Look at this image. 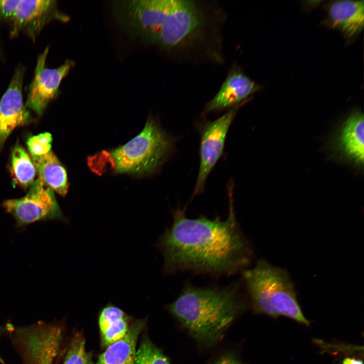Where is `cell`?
Instances as JSON below:
<instances>
[{"mask_svg":"<svg viewBox=\"0 0 364 364\" xmlns=\"http://www.w3.org/2000/svg\"><path fill=\"white\" fill-rule=\"evenodd\" d=\"M230 191V213L217 217L188 218L179 208L173 222L160 237L158 246L164 258L165 271L190 270L232 275L244 269L252 255L250 245L238 226Z\"/></svg>","mask_w":364,"mask_h":364,"instance_id":"cell-1","label":"cell"},{"mask_svg":"<svg viewBox=\"0 0 364 364\" xmlns=\"http://www.w3.org/2000/svg\"><path fill=\"white\" fill-rule=\"evenodd\" d=\"M237 287L201 288L188 284L169 309L196 340L211 345L244 308Z\"/></svg>","mask_w":364,"mask_h":364,"instance_id":"cell-2","label":"cell"},{"mask_svg":"<svg viewBox=\"0 0 364 364\" xmlns=\"http://www.w3.org/2000/svg\"><path fill=\"white\" fill-rule=\"evenodd\" d=\"M254 310L276 318L285 316L308 326L288 272L264 259L243 273Z\"/></svg>","mask_w":364,"mask_h":364,"instance_id":"cell-3","label":"cell"},{"mask_svg":"<svg viewBox=\"0 0 364 364\" xmlns=\"http://www.w3.org/2000/svg\"><path fill=\"white\" fill-rule=\"evenodd\" d=\"M175 141L152 118L142 131L110 152L116 173L143 175L153 173L173 150Z\"/></svg>","mask_w":364,"mask_h":364,"instance_id":"cell-4","label":"cell"},{"mask_svg":"<svg viewBox=\"0 0 364 364\" xmlns=\"http://www.w3.org/2000/svg\"><path fill=\"white\" fill-rule=\"evenodd\" d=\"M205 17L200 6L189 0H171L155 42L168 51L188 47L203 34Z\"/></svg>","mask_w":364,"mask_h":364,"instance_id":"cell-5","label":"cell"},{"mask_svg":"<svg viewBox=\"0 0 364 364\" xmlns=\"http://www.w3.org/2000/svg\"><path fill=\"white\" fill-rule=\"evenodd\" d=\"M15 220L17 228L38 221L59 220L65 221L54 191L38 177L29 187L26 195L19 199H7L2 204Z\"/></svg>","mask_w":364,"mask_h":364,"instance_id":"cell-6","label":"cell"},{"mask_svg":"<svg viewBox=\"0 0 364 364\" xmlns=\"http://www.w3.org/2000/svg\"><path fill=\"white\" fill-rule=\"evenodd\" d=\"M12 341L24 364H53L60 348V328L44 323L16 328Z\"/></svg>","mask_w":364,"mask_h":364,"instance_id":"cell-7","label":"cell"},{"mask_svg":"<svg viewBox=\"0 0 364 364\" xmlns=\"http://www.w3.org/2000/svg\"><path fill=\"white\" fill-rule=\"evenodd\" d=\"M171 0L118 2L116 14L128 30L155 42L167 14Z\"/></svg>","mask_w":364,"mask_h":364,"instance_id":"cell-8","label":"cell"},{"mask_svg":"<svg viewBox=\"0 0 364 364\" xmlns=\"http://www.w3.org/2000/svg\"><path fill=\"white\" fill-rule=\"evenodd\" d=\"M56 2L50 0H0V19L11 24V34L19 31L35 37L54 17H62L56 10Z\"/></svg>","mask_w":364,"mask_h":364,"instance_id":"cell-9","label":"cell"},{"mask_svg":"<svg viewBox=\"0 0 364 364\" xmlns=\"http://www.w3.org/2000/svg\"><path fill=\"white\" fill-rule=\"evenodd\" d=\"M240 105L218 119L205 123L201 130L200 162L194 195L202 193L211 171L222 154L228 131Z\"/></svg>","mask_w":364,"mask_h":364,"instance_id":"cell-10","label":"cell"},{"mask_svg":"<svg viewBox=\"0 0 364 364\" xmlns=\"http://www.w3.org/2000/svg\"><path fill=\"white\" fill-rule=\"evenodd\" d=\"M49 48L47 47L38 56L32 81L29 88L25 106L40 116L51 101L58 95L63 79L74 66L66 60L60 66L53 69L46 67V63Z\"/></svg>","mask_w":364,"mask_h":364,"instance_id":"cell-11","label":"cell"},{"mask_svg":"<svg viewBox=\"0 0 364 364\" xmlns=\"http://www.w3.org/2000/svg\"><path fill=\"white\" fill-rule=\"evenodd\" d=\"M24 75L23 67H19L16 70L0 101V153L12 132L31 119L30 113L23 101Z\"/></svg>","mask_w":364,"mask_h":364,"instance_id":"cell-12","label":"cell"},{"mask_svg":"<svg viewBox=\"0 0 364 364\" xmlns=\"http://www.w3.org/2000/svg\"><path fill=\"white\" fill-rule=\"evenodd\" d=\"M259 89V85L239 68L229 73L219 90L204 108L206 113L220 111L240 105Z\"/></svg>","mask_w":364,"mask_h":364,"instance_id":"cell-13","label":"cell"},{"mask_svg":"<svg viewBox=\"0 0 364 364\" xmlns=\"http://www.w3.org/2000/svg\"><path fill=\"white\" fill-rule=\"evenodd\" d=\"M331 26L351 37L359 33L364 23L363 1H340L332 3L329 8Z\"/></svg>","mask_w":364,"mask_h":364,"instance_id":"cell-14","label":"cell"},{"mask_svg":"<svg viewBox=\"0 0 364 364\" xmlns=\"http://www.w3.org/2000/svg\"><path fill=\"white\" fill-rule=\"evenodd\" d=\"M144 326L141 320L129 325L126 335L107 346L96 364H135L136 343Z\"/></svg>","mask_w":364,"mask_h":364,"instance_id":"cell-15","label":"cell"},{"mask_svg":"<svg viewBox=\"0 0 364 364\" xmlns=\"http://www.w3.org/2000/svg\"><path fill=\"white\" fill-rule=\"evenodd\" d=\"M38 177L54 192L64 197L68 182L64 167L52 151L38 157L32 158Z\"/></svg>","mask_w":364,"mask_h":364,"instance_id":"cell-16","label":"cell"},{"mask_svg":"<svg viewBox=\"0 0 364 364\" xmlns=\"http://www.w3.org/2000/svg\"><path fill=\"white\" fill-rule=\"evenodd\" d=\"M364 120L360 111L353 113L342 127L340 142L344 152L356 162L363 163Z\"/></svg>","mask_w":364,"mask_h":364,"instance_id":"cell-17","label":"cell"},{"mask_svg":"<svg viewBox=\"0 0 364 364\" xmlns=\"http://www.w3.org/2000/svg\"><path fill=\"white\" fill-rule=\"evenodd\" d=\"M102 344L106 347L122 338L129 326L128 317L119 308L108 305L101 311L99 318Z\"/></svg>","mask_w":364,"mask_h":364,"instance_id":"cell-18","label":"cell"},{"mask_svg":"<svg viewBox=\"0 0 364 364\" xmlns=\"http://www.w3.org/2000/svg\"><path fill=\"white\" fill-rule=\"evenodd\" d=\"M10 170L15 184L24 189L29 188L35 180L36 170L32 159L18 144L12 151Z\"/></svg>","mask_w":364,"mask_h":364,"instance_id":"cell-19","label":"cell"},{"mask_svg":"<svg viewBox=\"0 0 364 364\" xmlns=\"http://www.w3.org/2000/svg\"><path fill=\"white\" fill-rule=\"evenodd\" d=\"M135 364H170L167 358L150 340L145 338L136 350Z\"/></svg>","mask_w":364,"mask_h":364,"instance_id":"cell-20","label":"cell"},{"mask_svg":"<svg viewBox=\"0 0 364 364\" xmlns=\"http://www.w3.org/2000/svg\"><path fill=\"white\" fill-rule=\"evenodd\" d=\"M63 364H94L85 348L84 337L77 334L71 341Z\"/></svg>","mask_w":364,"mask_h":364,"instance_id":"cell-21","label":"cell"},{"mask_svg":"<svg viewBox=\"0 0 364 364\" xmlns=\"http://www.w3.org/2000/svg\"><path fill=\"white\" fill-rule=\"evenodd\" d=\"M53 138L49 132H43L30 137L26 142L32 158L43 156L51 151Z\"/></svg>","mask_w":364,"mask_h":364,"instance_id":"cell-22","label":"cell"},{"mask_svg":"<svg viewBox=\"0 0 364 364\" xmlns=\"http://www.w3.org/2000/svg\"><path fill=\"white\" fill-rule=\"evenodd\" d=\"M215 364H243L232 354H227L221 357Z\"/></svg>","mask_w":364,"mask_h":364,"instance_id":"cell-23","label":"cell"},{"mask_svg":"<svg viewBox=\"0 0 364 364\" xmlns=\"http://www.w3.org/2000/svg\"><path fill=\"white\" fill-rule=\"evenodd\" d=\"M342 364H363V363L361 360L347 357L343 360Z\"/></svg>","mask_w":364,"mask_h":364,"instance_id":"cell-24","label":"cell"},{"mask_svg":"<svg viewBox=\"0 0 364 364\" xmlns=\"http://www.w3.org/2000/svg\"><path fill=\"white\" fill-rule=\"evenodd\" d=\"M2 332H3V331L1 330H0V336L2 335ZM0 363H3V364H5V362H4L3 359L2 358V357H1V355H0Z\"/></svg>","mask_w":364,"mask_h":364,"instance_id":"cell-25","label":"cell"}]
</instances>
